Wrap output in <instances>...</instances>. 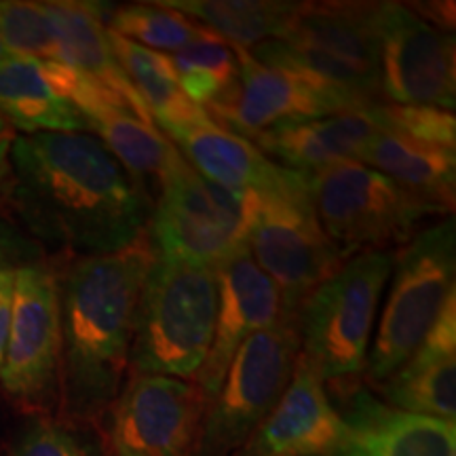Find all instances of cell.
Segmentation results:
<instances>
[{
	"label": "cell",
	"instance_id": "25",
	"mask_svg": "<svg viewBox=\"0 0 456 456\" xmlns=\"http://www.w3.org/2000/svg\"><path fill=\"white\" fill-rule=\"evenodd\" d=\"M108 41L121 64L123 72L138 91L152 121L163 134L171 129L191 127V125L212 121L208 110L199 106L180 87L178 74L171 64V57L157 53L108 30Z\"/></svg>",
	"mask_w": 456,
	"mask_h": 456
},
{
	"label": "cell",
	"instance_id": "31",
	"mask_svg": "<svg viewBox=\"0 0 456 456\" xmlns=\"http://www.w3.org/2000/svg\"><path fill=\"white\" fill-rule=\"evenodd\" d=\"M11 456H100V450L85 433L55 420L38 419L26 427Z\"/></svg>",
	"mask_w": 456,
	"mask_h": 456
},
{
	"label": "cell",
	"instance_id": "2",
	"mask_svg": "<svg viewBox=\"0 0 456 456\" xmlns=\"http://www.w3.org/2000/svg\"><path fill=\"white\" fill-rule=\"evenodd\" d=\"M148 231L117 254L74 256L57 273L61 376L68 408L95 416L110 408L129 372L134 319L148 266Z\"/></svg>",
	"mask_w": 456,
	"mask_h": 456
},
{
	"label": "cell",
	"instance_id": "20",
	"mask_svg": "<svg viewBox=\"0 0 456 456\" xmlns=\"http://www.w3.org/2000/svg\"><path fill=\"white\" fill-rule=\"evenodd\" d=\"M376 134L379 127L368 110L359 108L265 131L252 144L269 159H277L281 167L313 175L342 163H359Z\"/></svg>",
	"mask_w": 456,
	"mask_h": 456
},
{
	"label": "cell",
	"instance_id": "29",
	"mask_svg": "<svg viewBox=\"0 0 456 456\" xmlns=\"http://www.w3.org/2000/svg\"><path fill=\"white\" fill-rule=\"evenodd\" d=\"M366 110L379 131L402 135L420 144L456 151L454 110L436 106L389 104V102H374L366 106Z\"/></svg>",
	"mask_w": 456,
	"mask_h": 456
},
{
	"label": "cell",
	"instance_id": "14",
	"mask_svg": "<svg viewBox=\"0 0 456 456\" xmlns=\"http://www.w3.org/2000/svg\"><path fill=\"white\" fill-rule=\"evenodd\" d=\"M235 49L237 87L208 110L222 127L254 142L265 131L283 125L315 121L334 114L359 110L338 94L281 64H265L245 49Z\"/></svg>",
	"mask_w": 456,
	"mask_h": 456
},
{
	"label": "cell",
	"instance_id": "5",
	"mask_svg": "<svg viewBox=\"0 0 456 456\" xmlns=\"http://www.w3.org/2000/svg\"><path fill=\"white\" fill-rule=\"evenodd\" d=\"M256 205L258 195L214 184L175 148L152 203L148 239L159 258L216 269L248 248Z\"/></svg>",
	"mask_w": 456,
	"mask_h": 456
},
{
	"label": "cell",
	"instance_id": "33",
	"mask_svg": "<svg viewBox=\"0 0 456 456\" xmlns=\"http://www.w3.org/2000/svg\"><path fill=\"white\" fill-rule=\"evenodd\" d=\"M17 269H20V266L0 262V363H3L4 346H7V338H9Z\"/></svg>",
	"mask_w": 456,
	"mask_h": 456
},
{
	"label": "cell",
	"instance_id": "35",
	"mask_svg": "<svg viewBox=\"0 0 456 456\" xmlns=\"http://www.w3.org/2000/svg\"><path fill=\"white\" fill-rule=\"evenodd\" d=\"M9 57H15V55H11L9 51H7V47H4L3 43H0V61H4V60H9Z\"/></svg>",
	"mask_w": 456,
	"mask_h": 456
},
{
	"label": "cell",
	"instance_id": "15",
	"mask_svg": "<svg viewBox=\"0 0 456 456\" xmlns=\"http://www.w3.org/2000/svg\"><path fill=\"white\" fill-rule=\"evenodd\" d=\"M218 275V317L214 340L195 385L208 402L218 393L232 357L245 340L275 326L281 317V294L266 273L256 265L248 248L239 249L220 266Z\"/></svg>",
	"mask_w": 456,
	"mask_h": 456
},
{
	"label": "cell",
	"instance_id": "27",
	"mask_svg": "<svg viewBox=\"0 0 456 456\" xmlns=\"http://www.w3.org/2000/svg\"><path fill=\"white\" fill-rule=\"evenodd\" d=\"M106 26L118 37L165 55H174L191 45L214 37V32L199 21L191 20L180 11L165 7L163 3L127 4V7L110 9Z\"/></svg>",
	"mask_w": 456,
	"mask_h": 456
},
{
	"label": "cell",
	"instance_id": "21",
	"mask_svg": "<svg viewBox=\"0 0 456 456\" xmlns=\"http://www.w3.org/2000/svg\"><path fill=\"white\" fill-rule=\"evenodd\" d=\"M43 9L49 17L61 64L74 68L77 72L121 95L140 118L155 125L108 41L106 20L110 13V4L53 0V3H43Z\"/></svg>",
	"mask_w": 456,
	"mask_h": 456
},
{
	"label": "cell",
	"instance_id": "8",
	"mask_svg": "<svg viewBox=\"0 0 456 456\" xmlns=\"http://www.w3.org/2000/svg\"><path fill=\"white\" fill-rule=\"evenodd\" d=\"M309 192L319 224L345 258L389 252L391 245L412 241L433 216H446L363 163L309 175Z\"/></svg>",
	"mask_w": 456,
	"mask_h": 456
},
{
	"label": "cell",
	"instance_id": "34",
	"mask_svg": "<svg viewBox=\"0 0 456 456\" xmlns=\"http://www.w3.org/2000/svg\"><path fill=\"white\" fill-rule=\"evenodd\" d=\"M17 138L15 129L11 127L7 118L0 114V199L9 195L11 186V151Z\"/></svg>",
	"mask_w": 456,
	"mask_h": 456
},
{
	"label": "cell",
	"instance_id": "13",
	"mask_svg": "<svg viewBox=\"0 0 456 456\" xmlns=\"http://www.w3.org/2000/svg\"><path fill=\"white\" fill-rule=\"evenodd\" d=\"M379 47L380 100L454 110V34L425 21L408 4L380 3Z\"/></svg>",
	"mask_w": 456,
	"mask_h": 456
},
{
	"label": "cell",
	"instance_id": "24",
	"mask_svg": "<svg viewBox=\"0 0 456 456\" xmlns=\"http://www.w3.org/2000/svg\"><path fill=\"white\" fill-rule=\"evenodd\" d=\"M0 114L24 135L87 131L77 108L51 87L41 64L28 57L0 61Z\"/></svg>",
	"mask_w": 456,
	"mask_h": 456
},
{
	"label": "cell",
	"instance_id": "32",
	"mask_svg": "<svg viewBox=\"0 0 456 456\" xmlns=\"http://www.w3.org/2000/svg\"><path fill=\"white\" fill-rule=\"evenodd\" d=\"M38 248L30 239H26L20 231L0 220V262L13 266H24L30 262H38Z\"/></svg>",
	"mask_w": 456,
	"mask_h": 456
},
{
	"label": "cell",
	"instance_id": "12",
	"mask_svg": "<svg viewBox=\"0 0 456 456\" xmlns=\"http://www.w3.org/2000/svg\"><path fill=\"white\" fill-rule=\"evenodd\" d=\"M208 403L195 380L129 374L110 403L112 456H192Z\"/></svg>",
	"mask_w": 456,
	"mask_h": 456
},
{
	"label": "cell",
	"instance_id": "4",
	"mask_svg": "<svg viewBox=\"0 0 456 456\" xmlns=\"http://www.w3.org/2000/svg\"><path fill=\"white\" fill-rule=\"evenodd\" d=\"M216 317V269L155 254L135 309L129 372L195 379L212 346Z\"/></svg>",
	"mask_w": 456,
	"mask_h": 456
},
{
	"label": "cell",
	"instance_id": "3",
	"mask_svg": "<svg viewBox=\"0 0 456 456\" xmlns=\"http://www.w3.org/2000/svg\"><path fill=\"white\" fill-rule=\"evenodd\" d=\"M380 3H298L283 32L254 47L265 64H281L355 108L380 100Z\"/></svg>",
	"mask_w": 456,
	"mask_h": 456
},
{
	"label": "cell",
	"instance_id": "9",
	"mask_svg": "<svg viewBox=\"0 0 456 456\" xmlns=\"http://www.w3.org/2000/svg\"><path fill=\"white\" fill-rule=\"evenodd\" d=\"M300 349L298 315L283 313L275 326L245 340L209 399L192 456L235 454L288 389Z\"/></svg>",
	"mask_w": 456,
	"mask_h": 456
},
{
	"label": "cell",
	"instance_id": "22",
	"mask_svg": "<svg viewBox=\"0 0 456 456\" xmlns=\"http://www.w3.org/2000/svg\"><path fill=\"white\" fill-rule=\"evenodd\" d=\"M359 163L380 171L402 191L436 205L444 214L454 209L456 151L379 131Z\"/></svg>",
	"mask_w": 456,
	"mask_h": 456
},
{
	"label": "cell",
	"instance_id": "28",
	"mask_svg": "<svg viewBox=\"0 0 456 456\" xmlns=\"http://www.w3.org/2000/svg\"><path fill=\"white\" fill-rule=\"evenodd\" d=\"M169 57L180 87L199 106L220 104L237 87L239 64L235 49L216 34Z\"/></svg>",
	"mask_w": 456,
	"mask_h": 456
},
{
	"label": "cell",
	"instance_id": "18",
	"mask_svg": "<svg viewBox=\"0 0 456 456\" xmlns=\"http://www.w3.org/2000/svg\"><path fill=\"white\" fill-rule=\"evenodd\" d=\"M167 140L199 174L235 192L258 197L289 192L306 184L309 175L271 161L258 146L214 121L167 131Z\"/></svg>",
	"mask_w": 456,
	"mask_h": 456
},
{
	"label": "cell",
	"instance_id": "7",
	"mask_svg": "<svg viewBox=\"0 0 456 456\" xmlns=\"http://www.w3.org/2000/svg\"><path fill=\"white\" fill-rule=\"evenodd\" d=\"M393 252H362L328 277L302 305L300 353L323 383H345L366 368Z\"/></svg>",
	"mask_w": 456,
	"mask_h": 456
},
{
	"label": "cell",
	"instance_id": "11",
	"mask_svg": "<svg viewBox=\"0 0 456 456\" xmlns=\"http://www.w3.org/2000/svg\"><path fill=\"white\" fill-rule=\"evenodd\" d=\"M61 330L57 273L30 262L15 273L9 338L0 385L17 406L47 410L60 389Z\"/></svg>",
	"mask_w": 456,
	"mask_h": 456
},
{
	"label": "cell",
	"instance_id": "23",
	"mask_svg": "<svg viewBox=\"0 0 456 456\" xmlns=\"http://www.w3.org/2000/svg\"><path fill=\"white\" fill-rule=\"evenodd\" d=\"M81 117L148 201L155 203L165 169L175 155V146L167 135L159 131L157 125L142 121L131 108L121 104L95 106Z\"/></svg>",
	"mask_w": 456,
	"mask_h": 456
},
{
	"label": "cell",
	"instance_id": "17",
	"mask_svg": "<svg viewBox=\"0 0 456 456\" xmlns=\"http://www.w3.org/2000/svg\"><path fill=\"white\" fill-rule=\"evenodd\" d=\"M342 433L323 456H456V423L393 408L368 389L349 393Z\"/></svg>",
	"mask_w": 456,
	"mask_h": 456
},
{
	"label": "cell",
	"instance_id": "6",
	"mask_svg": "<svg viewBox=\"0 0 456 456\" xmlns=\"http://www.w3.org/2000/svg\"><path fill=\"white\" fill-rule=\"evenodd\" d=\"M391 288L363 372L385 383L419 349L446 302L456 294L454 218L427 226L393 254Z\"/></svg>",
	"mask_w": 456,
	"mask_h": 456
},
{
	"label": "cell",
	"instance_id": "19",
	"mask_svg": "<svg viewBox=\"0 0 456 456\" xmlns=\"http://www.w3.org/2000/svg\"><path fill=\"white\" fill-rule=\"evenodd\" d=\"M379 389L393 408L456 423V294L419 349Z\"/></svg>",
	"mask_w": 456,
	"mask_h": 456
},
{
	"label": "cell",
	"instance_id": "16",
	"mask_svg": "<svg viewBox=\"0 0 456 456\" xmlns=\"http://www.w3.org/2000/svg\"><path fill=\"white\" fill-rule=\"evenodd\" d=\"M340 433L342 419L330 402L326 383L300 353L277 406L232 456H323Z\"/></svg>",
	"mask_w": 456,
	"mask_h": 456
},
{
	"label": "cell",
	"instance_id": "1",
	"mask_svg": "<svg viewBox=\"0 0 456 456\" xmlns=\"http://www.w3.org/2000/svg\"><path fill=\"white\" fill-rule=\"evenodd\" d=\"M41 241L74 256H108L148 231L152 203L95 135H17L9 195Z\"/></svg>",
	"mask_w": 456,
	"mask_h": 456
},
{
	"label": "cell",
	"instance_id": "26",
	"mask_svg": "<svg viewBox=\"0 0 456 456\" xmlns=\"http://www.w3.org/2000/svg\"><path fill=\"white\" fill-rule=\"evenodd\" d=\"M165 7L195 17L231 47L252 51L283 32L298 3L283 0H169Z\"/></svg>",
	"mask_w": 456,
	"mask_h": 456
},
{
	"label": "cell",
	"instance_id": "10",
	"mask_svg": "<svg viewBox=\"0 0 456 456\" xmlns=\"http://www.w3.org/2000/svg\"><path fill=\"white\" fill-rule=\"evenodd\" d=\"M248 249L277 285L283 315H300L305 300L349 260L319 224L309 178L296 191L258 197Z\"/></svg>",
	"mask_w": 456,
	"mask_h": 456
},
{
	"label": "cell",
	"instance_id": "30",
	"mask_svg": "<svg viewBox=\"0 0 456 456\" xmlns=\"http://www.w3.org/2000/svg\"><path fill=\"white\" fill-rule=\"evenodd\" d=\"M0 43L15 57L60 61V51L43 3L0 0Z\"/></svg>",
	"mask_w": 456,
	"mask_h": 456
}]
</instances>
